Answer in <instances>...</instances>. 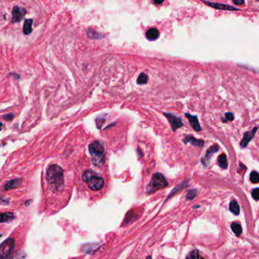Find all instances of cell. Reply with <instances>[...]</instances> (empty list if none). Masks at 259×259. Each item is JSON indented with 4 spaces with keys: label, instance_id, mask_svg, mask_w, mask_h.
<instances>
[{
    "label": "cell",
    "instance_id": "cell-1",
    "mask_svg": "<svg viewBox=\"0 0 259 259\" xmlns=\"http://www.w3.org/2000/svg\"><path fill=\"white\" fill-rule=\"evenodd\" d=\"M46 180L55 191H62L64 187V171L60 166L52 164L46 172Z\"/></svg>",
    "mask_w": 259,
    "mask_h": 259
},
{
    "label": "cell",
    "instance_id": "cell-2",
    "mask_svg": "<svg viewBox=\"0 0 259 259\" xmlns=\"http://www.w3.org/2000/svg\"><path fill=\"white\" fill-rule=\"evenodd\" d=\"M82 179L88 185L90 190L97 191L101 190L104 186V180L98 174L92 170H87L83 174Z\"/></svg>",
    "mask_w": 259,
    "mask_h": 259
},
{
    "label": "cell",
    "instance_id": "cell-3",
    "mask_svg": "<svg viewBox=\"0 0 259 259\" xmlns=\"http://www.w3.org/2000/svg\"><path fill=\"white\" fill-rule=\"evenodd\" d=\"M89 151L92 158V162L96 166H100L105 163V149L99 141L92 142L89 146Z\"/></svg>",
    "mask_w": 259,
    "mask_h": 259
},
{
    "label": "cell",
    "instance_id": "cell-4",
    "mask_svg": "<svg viewBox=\"0 0 259 259\" xmlns=\"http://www.w3.org/2000/svg\"><path fill=\"white\" fill-rule=\"evenodd\" d=\"M168 185V183L165 177L162 174L156 173L152 176L150 184L147 188V193H154L158 190L165 188Z\"/></svg>",
    "mask_w": 259,
    "mask_h": 259
},
{
    "label": "cell",
    "instance_id": "cell-5",
    "mask_svg": "<svg viewBox=\"0 0 259 259\" xmlns=\"http://www.w3.org/2000/svg\"><path fill=\"white\" fill-rule=\"evenodd\" d=\"M14 240L8 238L0 244V259H8L14 249Z\"/></svg>",
    "mask_w": 259,
    "mask_h": 259
},
{
    "label": "cell",
    "instance_id": "cell-6",
    "mask_svg": "<svg viewBox=\"0 0 259 259\" xmlns=\"http://www.w3.org/2000/svg\"><path fill=\"white\" fill-rule=\"evenodd\" d=\"M27 14V10L23 7H19L18 5L14 6L12 9V19L11 23H18L21 22Z\"/></svg>",
    "mask_w": 259,
    "mask_h": 259
},
{
    "label": "cell",
    "instance_id": "cell-7",
    "mask_svg": "<svg viewBox=\"0 0 259 259\" xmlns=\"http://www.w3.org/2000/svg\"><path fill=\"white\" fill-rule=\"evenodd\" d=\"M164 115L168 118V121L171 124V126L172 127V130L175 131L176 130L180 128L183 126L182 121L179 118L176 117V116L173 115L171 114H168V113H164Z\"/></svg>",
    "mask_w": 259,
    "mask_h": 259
},
{
    "label": "cell",
    "instance_id": "cell-8",
    "mask_svg": "<svg viewBox=\"0 0 259 259\" xmlns=\"http://www.w3.org/2000/svg\"><path fill=\"white\" fill-rule=\"evenodd\" d=\"M257 130H258L257 127H254L252 130H251V132H245V134H244L243 139H242L241 143H240V145H241V146L242 148H245L247 146L248 144L249 143V142H250L255 136V133L257 132Z\"/></svg>",
    "mask_w": 259,
    "mask_h": 259
},
{
    "label": "cell",
    "instance_id": "cell-9",
    "mask_svg": "<svg viewBox=\"0 0 259 259\" xmlns=\"http://www.w3.org/2000/svg\"><path fill=\"white\" fill-rule=\"evenodd\" d=\"M21 184H22V179L21 178L14 179V180H12L8 181V182H7L6 184H5L4 187H3V190H5V191H8V190H14V189H17L18 187H20Z\"/></svg>",
    "mask_w": 259,
    "mask_h": 259
},
{
    "label": "cell",
    "instance_id": "cell-10",
    "mask_svg": "<svg viewBox=\"0 0 259 259\" xmlns=\"http://www.w3.org/2000/svg\"><path fill=\"white\" fill-rule=\"evenodd\" d=\"M205 4H207L209 5L210 7H212V8H216V9H220V10H226V11H238L239 9L235 8V7L230 6V5H224V4H221V3H209V2H205Z\"/></svg>",
    "mask_w": 259,
    "mask_h": 259
},
{
    "label": "cell",
    "instance_id": "cell-11",
    "mask_svg": "<svg viewBox=\"0 0 259 259\" xmlns=\"http://www.w3.org/2000/svg\"><path fill=\"white\" fill-rule=\"evenodd\" d=\"M186 118H187L189 122L190 123V124H191L192 128L195 130L196 131H200L201 126L199 124V120H198L196 116L191 115V114H186Z\"/></svg>",
    "mask_w": 259,
    "mask_h": 259
},
{
    "label": "cell",
    "instance_id": "cell-12",
    "mask_svg": "<svg viewBox=\"0 0 259 259\" xmlns=\"http://www.w3.org/2000/svg\"><path fill=\"white\" fill-rule=\"evenodd\" d=\"M184 142L185 143H188V142H190L192 145L195 146H199V147H202L204 146V141L203 140H196V138L192 137L191 136H187L186 138L184 140Z\"/></svg>",
    "mask_w": 259,
    "mask_h": 259
},
{
    "label": "cell",
    "instance_id": "cell-13",
    "mask_svg": "<svg viewBox=\"0 0 259 259\" xmlns=\"http://www.w3.org/2000/svg\"><path fill=\"white\" fill-rule=\"evenodd\" d=\"M146 38L150 41H153V40H157L159 37V32L158 29L156 28H150L148 30V31L146 34Z\"/></svg>",
    "mask_w": 259,
    "mask_h": 259
},
{
    "label": "cell",
    "instance_id": "cell-14",
    "mask_svg": "<svg viewBox=\"0 0 259 259\" xmlns=\"http://www.w3.org/2000/svg\"><path fill=\"white\" fill-rule=\"evenodd\" d=\"M33 19H26L23 26V33L25 35H29L33 31Z\"/></svg>",
    "mask_w": 259,
    "mask_h": 259
},
{
    "label": "cell",
    "instance_id": "cell-15",
    "mask_svg": "<svg viewBox=\"0 0 259 259\" xmlns=\"http://www.w3.org/2000/svg\"><path fill=\"white\" fill-rule=\"evenodd\" d=\"M98 243H91V244H86L82 247V251L85 253H93L99 247Z\"/></svg>",
    "mask_w": 259,
    "mask_h": 259
},
{
    "label": "cell",
    "instance_id": "cell-16",
    "mask_svg": "<svg viewBox=\"0 0 259 259\" xmlns=\"http://www.w3.org/2000/svg\"><path fill=\"white\" fill-rule=\"evenodd\" d=\"M218 150H219V146H218V145H214V146H211L208 149V151H207L206 155H205V159H203L201 162H204L205 161V162H206V165H207V164H208L209 159H210V156L212 155V153L216 152H218Z\"/></svg>",
    "mask_w": 259,
    "mask_h": 259
},
{
    "label": "cell",
    "instance_id": "cell-17",
    "mask_svg": "<svg viewBox=\"0 0 259 259\" xmlns=\"http://www.w3.org/2000/svg\"><path fill=\"white\" fill-rule=\"evenodd\" d=\"M14 215L12 212H5V213L0 214V223L5 222H10L14 219Z\"/></svg>",
    "mask_w": 259,
    "mask_h": 259
},
{
    "label": "cell",
    "instance_id": "cell-18",
    "mask_svg": "<svg viewBox=\"0 0 259 259\" xmlns=\"http://www.w3.org/2000/svg\"><path fill=\"white\" fill-rule=\"evenodd\" d=\"M229 208H230V212H232L234 214H235V215H239L240 213V205H239L238 202L236 200L231 201V202L230 203V206H229Z\"/></svg>",
    "mask_w": 259,
    "mask_h": 259
},
{
    "label": "cell",
    "instance_id": "cell-19",
    "mask_svg": "<svg viewBox=\"0 0 259 259\" xmlns=\"http://www.w3.org/2000/svg\"><path fill=\"white\" fill-rule=\"evenodd\" d=\"M231 229H232L233 232L237 236H240L242 232L241 225L240 223H236V222H234V223H231Z\"/></svg>",
    "mask_w": 259,
    "mask_h": 259
},
{
    "label": "cell",
    "instance_id": "cell-20",
    "mask_svg": "<svg viewBox=\"0 0 259 259\" xmlns=\"http://www.w3.org/2000/svg\"><path fill=\"white\" fill-rule=\"evenodd\" d=\"M136 218H137V215H136L133 211H130V212H129L127 214V215H126L124 222V223L125 224L130 223L131 222L134 221Z\"/></svg>",
    "mask_w": 259,
    "mask_h": 259
},
{
    "label": "cell",
    "instance_id": "cell-21",
    "mask_svg": "<svg viewBox=\"0 0 259 259\" xmlns=\"http://www.w3.org/2000/svg\"><path fill=\"white\" fill-rule=\"evenodd\" d=\"M218 163H219V165L221 166L222 168H227V166H228V163H227V156L224 154H221L218 157Z\"/></svg>",
    "mask_w": 259,
    "mask_h": 259
},
{
    "label": "cell",
    "instance_id": "cell-22",
    "mask_svg": "<svg viewBox=\"0 0 259 259\" xmlns=\"http://www.w3.org/2000/svg\"><path fill=\"white\" fill-rule=\"evenodd\" d=\"M186 259H204L201 256L200 253L198 250H193L186 257Z\"/></svg>",
    "mask_w": 259,
    "mask_h": 259
},
{
    "label": "cell",
    "instance_id": "cell-23",
    "mask_svg": "<svg viewBox=\"0 0 259 259\" xmlns=\"http://www.w3.org/2000/svg\"><path fill=\"white\" fill-rule=\"evenodd\" d=\"M86 34H87V36L89 37L91 39H99L102 37V36L100 34L96 32L95 30H88L86 31Z\"/></svg>",
    "mask_w": 259,
    "mask_h": 259
},
{
    "label": "cell",
    "instance_id": "cell-24",
    "mask_svg": "<svg viewBox=\"0 0 259 259\" xmlns=\"http://www.w3.org/2000/svg\"><path fill=\"white\" fill-rule=\"evenodd\" d=\"M148 81V77L146 74L141 73L139 75L137 78V84H146Z\"/></svg>",
    "mask_w": 259,
    "mask_h": 259
},
{
    "label": "cell",
    "instance_id": "cell-25",
    "mask_svg": "<svg viewBox=\"0 0 259 259\" xmlns=\"http://www.w3.org/2000/svg\"><path fill=\"white\" fill-rule=\"evenodd\" d=\"M250 180L253 184H258L259 183V174L256 171H251L250 174Z\"/></svg>",
    "mask_w": 259,
    "mask_h": 259
},
{
    "label": "cell",
    "instance_id": "cell-26",
    "mask_svg": "<svg viewBox=\"0 0 259 259\" xmlns=\"http://www.w3.org/2000/svg\"><path fill=\"white\" fill-rule=\"evenodd\" d=\"M197 192H198L196 190H190V191H188L187 194H186V199H187L188 200H192L196 196Z\"/></svg>",
    "mask_w": 259,
    "mask_h": 259
},
{
    "label": "cell",
    "instance_id": "cell-27",
    "mask_svg": "<svg viewBox=\"0 0 259 259\" xmlns=\"http://www.w3.org/2000/svg\"><path fill=\"white\" fill-rule=\"evenodd\" d=\"M251 196L255 200H259V188H255L251 191Z\"/></svg>",
    "mask_w": 259,
    "mask_h": 259
},
{
    "label": "cell",
    "instance_id": "cell-28",
    "mask_svg": "<svg viewBox=\"0 0 259 259\" xmlns=\"http://www.w3.org/2000/svg\"><path fill=\"white\" fill-rule=\"evenodd\" d=\"M225 115H226V118H227V120H229V121H233V120L234 119V114H233L232 113L227 112V113H226Z\"/></svg>",
    "mask_w": 259,
    "mask_h": 259
},
{
    "label": "cell",
    "instance_id": "cell-29",
    "mask_svg": "<svg viewBox=\"0 0 259 259\" xmlns=\"http://www.w3.org/2000/svg\"><path fill=\"white\" fill-rule=\"evenodd\" d=\"M13 117H14L13 114L10 113V114H5V115L3 116V118H4V119H5V120H7V121H12Z\"/></svg>",
    "mask_w": 259,
    "mask_h": 259
},
{
    "label": "cell",
    "instance_id": "cell-30",
    "mask_svg": "<svg viewBox=\"0 0 259 259\" xmlns=\"http://www.w3.org/2000/svg\"><path fill=\"white\" fill-rule=\"evenodd\" d=\"M233 3L236 5H241L244 4V0H233Z\"/></svg>",
    "mask_w": 259,
    "mask_h": 259
},
{
    "label": "cell",
    "instance_id": "cell-31",
    "mask_svg": "<svg viewBox=\"0 0 259 259\" xmlns=\"http://www.w3.org/2000/svg\"><path fill=\"white\" fill-rule=\"evenodd\" d=\"M164 1V0H153V3H154L155 5H159L162 4Z\"/></svg>",
    "mask_w": 259,
    "mask_h": 259
},
{
    "label": "cell",
    "instance_id": "cell-32",
    "mask_svg": "<svg viewBox=\"0 0 259 259\" xmlns=\"http://www.w3.org/2000/svg\"><path fill=\"white\" fill-rule=\"evenodd\" d=\"M2 127H3V124L1 123V122H0V130H1V129H2Z\"/></svg>",
    "mask_w": 259,
    "mask_h": 259
},
{
    "label": "cell",
    "instance_id": "cell-33",
    "mask_svg": "<svg viewBox=\"0 0 259 259\" xmlns=\"http://www.w3.org/2000/svg\"><path fill=\"white\" fill-rule=\"evenodd\" d=\"M146 259H152V257H151V256H149Z\"/></svg>",
    "mask_w": 259,
    "mask_h": 259
}]
</instances>
